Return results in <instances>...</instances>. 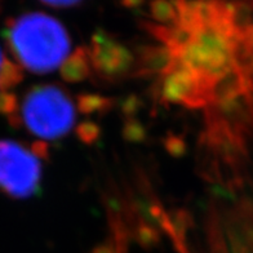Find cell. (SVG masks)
<instances>
[{
    "mask_svg": "<svg viewBox=\"0 0 253 253\" xmlns=\"http://www.w3.org/2000/svg\"><path fill=\"white\" fill-rule=\"evenodd\" d=\"M22 79V71L20 66L12 61L4 58L0 66V89L5 92L9 88L14 87Z\"/></svg>",
    "mask_w": 253,
    "mask_h": 253,
    "instance_id": "obj_6",
    "label": "cell"
},
{
    "mask_svg": "<svg viewBox=\"0 0 253 253\" xmlns=\"http://www.w3.org/2000/svg\"><path fill=\"white\" fill-rule=\"evenodd\" d=\"M92 61L103 73H118L126 65V52L106 38L97 37L93 42Z\"/></svg>",
    "mask_w": 253,
    "mask_h": 253,
    "instance_id": "obj_4",
    "label": "cell"
},
{
    "mask_svg": "<svg viewBox=\"0 0 253 253\" xmlns=\"http://www.w3.org/2000/svg\"><path fill=\"white\" fill-rule=\"evenodd\" d=\"M5 38L25 69L37 74L53 71L69 58L70 38L52 16L42 12L21 14L8 22Z\"/></svg>",
    "mask_w": 253,
    "mask_h": 253,
    "instance_id": "obj_1",
    "label": "cell"
},
{
    "mask_svg": "<svg viewBox=\"0 0 253 253\" xmlns=\"http://www.w3.org/2000/svg\"><path fill=\"white\" fill-rule=\"evenodd\" d=\"M78 1H45V5L52 8H69L77 7Z\"/></svg>",
    "mask_w": 253,
    "mask_h": 253,
    "instance_id": "obj_8",
    "label": "cell"
},
{
    "mask_svg": "<svg viewBox=\"0 0 253 253\" xmlns=\"http://www.w3.org/2000/svg\"><path fill=\"white\" fill-rule=\"evenodd\" d=\"M22 119L31 133L56 140L70 132L75 120L73 101L60 87L38 85L22 102Z\"/></svg>",
    "mask_w": 253,
    "mask_h": 253,
    "instance_id": "obj_2",
    "label": "cell"
},
{
    "mask_svg": "<svg viewBox=\"0 0 253 253\" xmlns=\"http://www.w3.org/2000/svg\"><path fill=\"white\" fill-rule=\"evenodd\" d=\"M4 58H5V57H4L3 54H1V50H0V66H1V63H3Z\"/></svg>",
    "mask_w": 253,
    "mask_h": 253,
    "instance_id": "obj_9",
    "label": "cell"
},
{
    "mask_svg": "<svg viewBox=\"0 0 253 253\" xmlns=\"http://www.w3.org/2000/svg\"><path fill=\"white\" fill-rule=\"evenodd\" d=\"M42 166L37 154L20 143L0 140V189L14 198H29L37 193Z\"/></svg>",
    "mask_w": 253,
    "mask_h": 253,
    "instance_id": "obj_3",
    "label": "cell"
},
{
    "mask_svg": "<svg viewBox=\"0 0 253 253\" xmlns=\"http://www.w3.org/2000/svg\"><path fill=\"white\" fill-rule=\"evenodd\" d=\"M17 110L16 97L9 92H0V114L14 117Z\"/></svg>",
    "mask_w": 253,
    "mask_h": 253,
    "instance_id": "obj_7",
    "label": "cell"
},
{
    "mask_svg": "<svg viewBox=\"0 0 253 253\" xmlns=\"http://www.w3.org/2000/svg\"><path fill=\"white\" fill-rule=\"evenodd\" d=\"M61 71H62V77L70 82L84 79L89 71L87 52L79 49L73 56H69V58L62 63Z\"/></svg>",
    "mask_w": 253,
    "mask_h": 253,
    "instance_id": "obj_5",
    "label": "cell"
}]
</instances>
